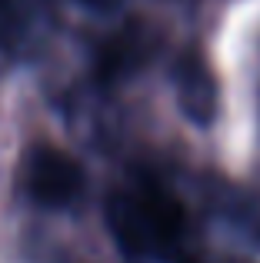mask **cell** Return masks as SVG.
<instances>
[{"instance_id": "6da1fadb", "label": "cell", "mask_w": 260, "mask_h": 263, "mask_svg": "<svg viewBox=\"0 0 260 263\" xmlns=\"http://www.w3.org/2000/svg\"><path fill=\"white\" fill-rule=\"evenodd\" d=\"M107 230L130 257L167 260L183 247L187 213L154 180H130L107 197Z\"/></svg>"}, {"instance_id": "7a4b0ae2", "label": "cell", "mask_w": 260, "mask_h": 263, "mask_svg": "<svg viewBox=\"0 0 260 263\" xmlns=\"http://www.w3.org/2000/svg\"><path fill=\"white\" fill-rule=\"evenodd\" d=\"M20 190L30 203L47 206V210H60L70 206L73 200H80L84 193V167L77 157H70L67 150L53 147V143H33L24 157H20Z\"/></svg>"}, {"instance_id": "3957f363", "label": "cell", "mask_w": 260, "mask_h": 263, "mask_svg": "<svg viewBox=\"0 0 260 263\" xmlns=\"http://www.w3.org/2000/svg\"><path fill=\"white\" fill-rule=\"evenodd\" d=\"M177 90H180V103L197 123H207L214 117V80L203 60L187 57L177 67Z\"/></svg>"}]
</instances>
